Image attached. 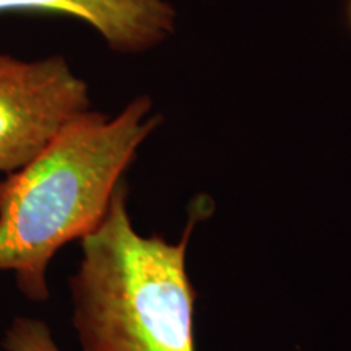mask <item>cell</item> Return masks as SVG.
Masks as SVG:
<instances>
[{
  "instance_id": "obj_1",
  "label": "cell",
  "mask_w": 351,
  "mask_h": 351,
  "mask_svg": "<svg viewBox=\"0 0 351 351\" xmlns=\"http://www.w3.org/2000/svg\"><path fill=\"white\" fill-rule=\"evenodd\" d=\"M158 122L147 96L116 117L82 112L0 181V271H12L29 301L49 298L51 261L99 225Z\"/></svg>"
},
{
  "instance_id": "obj_2",
  "label": "cell",
  "mask_w": 351,
  "mask_h": 351,
  "mask_svg": "<svg viewBox=\"0 0 351 351\" xmlns=\"http://www.w3.org/2000/svg\"><path fill=\"white\" fill-rule=\"evenodd\" d=\"M199 219L200 207L178 243L143 236L127 210L125 184L117 187L104 218L80 241L70 276L82 351H197L187 249Z\"/></svg>"
},
{
  "instance_id": "obj_3",
  "label": "cell",
  "mask_w": 351,
  "mask_h": 351,
  "mask_svg": "<svg viewBox=\"0 0 351 351\" xmlns=\"http://www.w3.org/2000/svg\"><path fill=\"white\" fill-rule=\"evenodd\" d=\"M88 108L85 82L62 57L25 62L0 54V173L20 169Z\"/></svg>"
},
{
  "instance_id": "obj_4",
  "label": "cell",
  "mask_w": 351,
  "mask_h": 351,
  "mask_svg": "<svg viewBox=\"0 0 351 351\" xmlns=\"http://www.w3.org/2000/svg\"><path fill=\"white\" fill-rule=\"evenodd\" d=\"M59 13L86 21L117 52H142L173 33L168 0H0L2 13Z\"/></svg>"
},
{
  "instance_id": "obj_5",
  "label": "cell",
  "mask_w": 351,
  "mask_h": 351,
  "mask_svg": "<svg viewBox=\"0 0 351 351\" xmlns=\"http://www.w3.org/2000/svg\"><path fill=\"white\" fill-rule=\"evenodd\" d=\"M2 345L7 351H62L47 324L32 317L13 320L3 335Z\"/></svg>"
},
{
  "instance_id": "obj_6",
  "label": "cell",
  "mask_w": 351,
  "mask_h": 351,
  "mask_svg": "<svg viewBox=\"0 0 351 351\" xmlns=\"http://www.w3.org/2000/svg\"><path fill=\"white\" fill-rule=\"evenodd\" d=\"M348 16H350V23H351V0H350V5H348Z\"/></svg>"
}]
</instances>
